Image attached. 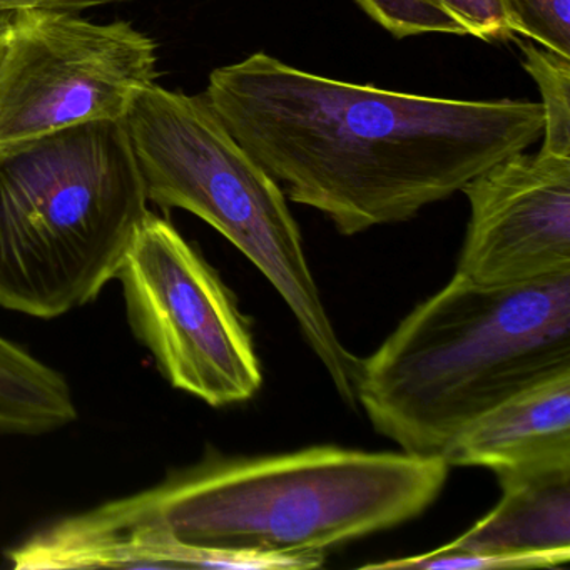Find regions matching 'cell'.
<instances>
[{"label": "cell", "mask_w": 570, "mask_h": 570, "mask_svg": "<svg viewBox=\"0 0 570 570\" xmlns=\"http://www.w3.org/2000/svg\"><path fill=\"white\" fill-rule=\"evenodd\" d=\"M6 559L16 570H309L325 563L323 553L275 556L191 549L149 529L118 525L96 507L36 530L8 550Z\"/></svg>", "instance_id": "cell-9"}, {"label": "cell", "mask_w": 570, "mask_h": 570, "mask_svg": "<svg viewBox=\"0 0 570 570\" xmlns=\"http://www.w3.org/2000/svg\"><path fill=\"white\" fill-rule=\"evenodd\" d=\"M462 193L470 222L456 275L509 286L570 272V158L515 153Z\"/></svg>", "instance_id": "cell-8"}, {"label": "cell", "mask_w": 570, "mask_h": 570, "mask_svg": "<svg viewBox=\"0 0 570 570\" xmlns=\"http://www.w3.org/2000/svg\"><path fill=\"white\" fill-rule=\"evenodd\" d=\"M122 121H91L0 148V306L55 320L115 282L148 218Z\"/></svg>", "instance_id": "cell-4"}, {"label": "cell", "mask_w": 570, "mask_h": 570, "mask_svg": "<svg viewBox=\"0 0 570 570\" xmlns=\"http://www.w3.org/2000/svg\"><path fill=\"white\" fill-rule=\"evenodd\" d=\"M442 456L450 466H483L497 475L570 465V370L482 413Z\"/></svg>", "instance_id": "cell-10"}, {"label": "cell", "mask_w": 570, "mask_h": 570, "mask_svg": "<svg viewBox=\"0 0 570 570\" xmlns=\"http://www.w3.org/2000/svg\"><path fill=\"white\" fill-rule=\"evenodd\" d=\"M116 279L132 335L173 389L215 409L248 402L262 390L248 320L171 222L149 213Z\"/></svg>", "instance_id": "cell-6"}, {"label": "cell", "mask_w": 570, "mask_h": 570, "mask_svg": "<svg viewBox=\"0 0 570 570\" xmlns=\"http://www.w3.org/2000/svg\"><path fill=\"white\" fill-rule=\"evenodd\" d=\"M440 455L309 446L228 456L195 465L102 503L128 525L158 530L191 549L242 553H326L422 515L442 493Z\"/></svg>", "instance_id": "cell-2"}, {"label": "cell", "mask_w": 570, "mask_h": 570, "mask_svg": "<svg viewBox=\"0 0 570 570\" xmlns=\"http://www.w3.org/2000/svg\"><path fill=\"white\" fill-rule=\"evenodd\" d=\"M12 366V343L11 340L0 335V395L8 385L9 375Z\"/></svg>", "instance_id": "cell-17"}, {"label": "cell", "mask_w": 570, "mask_h": 570, "mask_svg": "<svg viewBox=\"0 0 570 570\" xmlns=\"http://www.w3.org/2000/svg\"><path fill=\"white\" fill-rule=\"evenodd\" d=\"M522 66L542 96L543 145L547 155L570 158V58L535 42L517 41Z\"/></svg>", "instance_id": "cell-12"}, {"label": "cell", "mask_w": 570, "mask_h": 570, "mask_svg": "<svg viewBox=\"0 0 570 570\" xmlns=\"http://www.w3.org/2000/svg\"><path fill=\"white\" fill-rule=\"evenodd\" d=\"M570 370V272L509 286L456 275L360 363L356 403L403 452L440 455L482 413Z\"/></svg>", "instance_id": "cell-3"}, {"label": "cell", "mask_w": 570, "mask_h": 570, "mask_svg": "<svg viewBox=\"0 0 570 570\" xmlns=\"http://www.w3.org/2000/svg\"><path fill=\"white\" fill-rule=\"evenodd\" d=\"M14 12L0 11V48H2V42H4L6 32H8L9 24H11L12 16H14Z\"/></svg>", "instance_id": "cell-18"}, {"label": "cell", "mask_w": 570, "mask_h": 570, "mask_svg": "<svg viewBox=\"0 0 570 570\" xmlns=\"http://www.w3.org/2000/svg\"><path fill=\"white\" fill-rule=\"evenodd\" d=\"M203 96L289 202L345 236L415 218L543 132L540 102L385 91L266 52L215 69Z\"/></svg>", "instance_id": "cell-1"}, {"label": "cell", "mask_w": 570, "mask_h": 570, "mask_svg": "<svg viewBox=\"0 0 570 570\" xmlns=\"http://www.w3.org/2000/svg\"><path fill=\"white\" fill-rule=\"evenodd\" d=\"M497 476L502 499L443 549L479 556L535 557L547 567L569 562L570 465Z\"/></svg>", "instance_id": "cell-11"}, {"label": "cell", "mask_w": 570, "mask_h": 570, "mask_svg": "<svg viewBox=\"0 0 570 570\" xmlns=\"http://www.w3.org/2000/svg\"><path fill=\"white\" fill-rule=\"evenodd\" d=\"M125 0H0V11L19 9H51V11L81 12L99 6L115 4Z\"/></svg>", "instance_id": "cell-16"}, {"label": "cell", "mask_w": 570, "mask_h": 570, "mask_svg": "<svg viewBox=\"0 0 570 570\" xmlns=\"http://www.w3.org/2000/svg\"><path fill=\"white\" fill-rule=\"evenodd\" d=\"M452 16L465 35L485 42H505L515 38L510 31L502 0H432Z\"/></svg>", "instance_id": "cell-15"}, {"label": "cell", "mask_w": 570, "mask_h": 570, "mask_svg": "<svg viewBox=\"0 0 570 570\" xmlns=\"http://www.w3.org/2000/svg\"><path fill=\"white\" fill-rule=\"evenodd\" d=\"M366 16L396 39L422 35L466 36L432 0H355Z\"/></svg>", "instance_id": "cell-13"}, {"label": "cell", "mask_w": 570, "mask_h": 570, "mask_svg": "<svg viewBox=\"0 0 570 570\" xmlns=\"http://www.w3.org/2000/svg\"><path fill=\"white\" fill-rule=\"evenodd\" d=\"M122 122L149 202L198 216L239 249L292 309L343 402L355 406L362 358L346 348L323 305L282 186L239 146L203 95L155 82L136 96Z\"/></svg>", "instance_id": "cell-5"}, {"label": "cell", "mask_w": 570, "mask_h": 570, "mask_svg": "<svg viewBox=\"0 0 570 570\" xmlns=\"http://www.w3.org/2000/svg\"><path fill=\"white\" fill-rule=\"evenodd\" d=\"M513 36L570 58V0H502Z\"/></svg>", "instance_id": "cell-14"}, {"label": "cell", "mask_w": 570, "mask_h": 570, "mask_svg": "<svg viewBox=\"0 0 570 570\" xmlns=\"http://www.w3.org/2000/svg\"><path fill=\"white\" fill-rule=\"evenodd\" d=\"M156 45L131 22L19 9L0 48V148L91 121H122L155 85Z\"/></svg>", "instance_id": "cell-7"}]
</instances>
